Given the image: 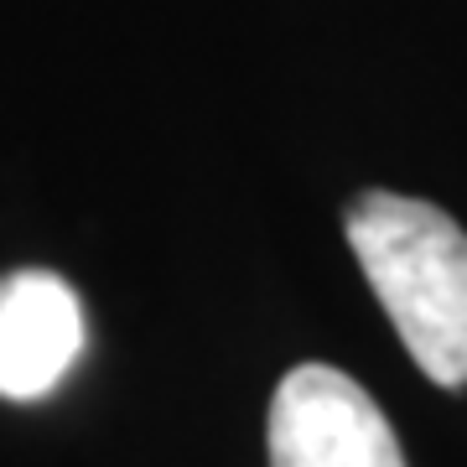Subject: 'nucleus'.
<instances>
[{"instance_id":"nucleus-1","label":"nucleus","mask_w":467,"mask_h":467,"mask_svg":"<svg viewBox=\"0 0 467 467\" xmlns=\"http://www.w3.org/2000/svg\"><path fill=\"white\" fill-rule=\"evenodd\" d=\"M348 250L431 384H467V229L400 192L348 202Z\"/></svg>"},{"instance_id":"nucleus-2","label":"nucleus","mask_w":467,"mask_h":467,"mask_svg":"<svg viewBox=\"0 0 467 467\" xmlns=\"http://www.w3.org/2000/svg\"><path fill=\"white\" fill-rule=\"evenodd\" d=\"M265 441L270 467H405L395 426L333 364H301L275 384Z\"/></svg>"},{"instance_id":"nucleus-3","label":"nucleus","mask_w":467,"mask_h":467,"mask_svg":"<svg viewBox=\"0 0 467 467\" xmlns=\"http://www.w3.org/2000/svg\"><path fill=\"white\" fill-rule=\"evenodd\" d=\"M84 353V306L52 270L0 281V395L42 400Z\"/></svg>"}]
</instances>
